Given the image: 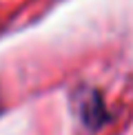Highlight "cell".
Wrapping results in <instances>:
<instances>
[{"label":"cell","instance_id":"obj_1","mask_svg":"<svg viewBox=\"0 0 133 135\" xmlns=\"http://www.w3.org/2000/svg\"><path fill=\"white\" fill-rule=\"evenodd\" d=\"M80 117H82V122H84L89 128H93V131H98V128L109 120L104 102H102V98H100L98 91H87L84 93V100L80 102Z\"/></svg>","mask_w":133,"mask_h":135},{"label":"cell","instance_id":"obj_2","mask_svg":"<svg viewBox=\"0 0 133 135\" xmlns=\"http://www.w3.org/2000/svg\"><path fill=\"white\" fill-rule=\"evenodd\" d=\"M0 113H2V100H0Z\"/></svg>","mask_w":133,"mask_h":135}]
</instances>
